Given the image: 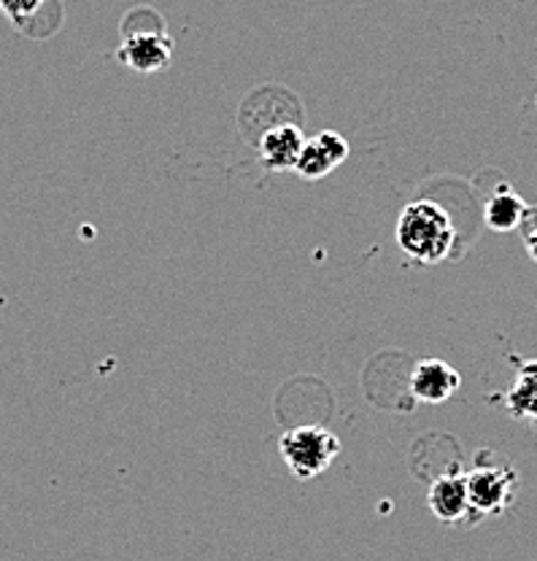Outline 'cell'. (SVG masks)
<instances>
[{"label":"cell","mask_w":537,"mask_h":561,"mask_svg":"<svg viewBox=\"0 0 537 561\" xmlns=\"http://www.w3.org/2000/svg\"><path fill=\"white\" fill-rule=\"evenodd\" d=\"M467 478L472 516H502L518 496V472L494 451H478Z\"/></svg>","instance_id":"7a4b0ae2"},{"label":"cell","mask_w":537,"mask_h":561,"mask_svg":"<svg viewBox=\"0 0 537 561\" xmlns=\"http://www.w3.org/2000/svg\"><path fill=\"white\" fill-rule=\"evenodd\" d=\"M524 249H527L529 260L537 262V219L533 221L529 216H524Z\"/></svg>","instance_id":"7c38bea8"},{"label":"cell","mask_w":537,"mask_h":561,"mask_svg":"<svg viewBox=\"0 0 537 561\" xmlns=\"http://www.w3.org/2000/svg\"><path fill=\"white\" fill-rule=\"evenodd\" d=\"M278 451L297 481H311L330 470V465L341 454V440L324 426H295L282 435Z\"/></svg>","instance_id":"3957f363"},{"label":"cell","mask_w":537,"mask_h":561,"mask_svg":"<svg viewBox=\"0 0 537 561\" xmlns=\"http://www.w3.org/2000/svg\"><path fill=\"white\" fill-rule=\"evenodd\" d=\"M122 33H125V38H122L119 51H116L122 66H127L144 76L160 73V70L171 66L173 38L165 33L160 16H157L151 25H136V22L127 16V20L122 22Z\"/></svg>","instance_id":"277c9868"},{"label":"cell","mask_w":537,"mask_h":561,"mask_svg":"<svg viewBox=\"0 0 537 561\" xmlns=\"http://www.w3.org/2000/svg\"><path fill=\"white\" fill-rule=\"evenodd\" d=\"M346 157H349L346 138L338 136V133L324 130L319 133V136L306 138V144H302L300 149V157H297L295 171L297 175H302V179L317 181V179H324L330 171H335L338 165H343Z\"/></svg>","instance_id":"5b68a950"},{"label":"cell","mask_w":537,"mask_h":561,"mask_svg":"<svg viewBox=\"0 0 537 561\" xmlns=\"http://www.w3.org/2000/svg\"><path fill=\"white\" fill-rule=\"evenodd\" d=\"M505 408L513 419L537 426V359L522 362L505 391Z\"/></svg>","instance_id":"30bf717a"},{"label":"cell","mask_w":537,"mask_h":561,"mask_svg":"<svg viewBox=\"0 0 537 561\" xmlns=\"http://www.w3.org/2000/svg\"><path fill=\"white\" fill-rule=\"evenodd\" d=\"M3 302H5V300H3V295H0V308H3Z\"/></svg>","instance_id":"4fadbf2b"},{"label":"cell","mask_w":537,"mask_h":561,"mask_svg":"<svg viewBox=\"0 0 537 561\" xmlns=\"http://www.w3.org/2000/svg\"><path fill=\"white\" fill-rule=\"evenodd\" d=\"M459 386H462L459 370L443 359L416 362L411 373V394L427 405H441V402L452 400Z\"/></svg>","instance_id":"8992f818"},{"label":"cell","mask_w":537,"mask_h":561,"mask_svg":"<svg viewBox=\"0 0 537 561\" xmlns=\"http://www.w3.org/2000/svg\"><path fill=\"white\" fill-rule=\"evenodd\" d=\"M0 11L11 20V25L20 27L22 33L33 35V22L44 16V11L62 14L60 0H0Z\"/></svg>","instance_id":"8fae6325"},{"label":"cell","mask_w":537,"mask_h":561,"mask_svg":"<svg viewBox=\"0 0 537 561\" xmlns=\"http://www.w3.org/2000/svg\"><path fill=\"white\" fill-rule=\"evenodd\" d=\"M395 238L408 256L424 265H435L452 254L457 230L446 208L437 206L435 201H416L402 208Z\"/></svg>","instance_id":"6da1fadb"},{"label":"cell","mask_w":537,"mask_h":561,"mask_svg":"<svg viewBox=\"0 0 537 561\" xmlns=\"http://www.w3.org/2000/svg\"><path fill=\"white\" fill-rule=\"evenodd\" d=\"M302 144H306V136H302L300 125L282 122V125L267 127L260 138L262 165L267 171H295Z\"/></svg>","instance_id":"ba28073f"},{"label":"cell","mask_w":537,"mask_h":561,"mask_svg":"<svg viewBox=\"0 0 537 561\" xmlns=\"http://www.w3.org/2000/svg\"><path fill=\"white\" fill-rule=\"evenodd\" d=\"M527 210L529 206L511 184H500L498 190L489 195L487 206H483V221H487L489 230L511 232L516 230V227H522Z\"/></svg>","instance_id":"9c48e42d"},{"label":"cell","mask_w":537,"mask_h":561,"mask_svg":"<svg viewBox=\"0 0 537 561\" xmlns=\"http://www.w3.org/2000/svg\"><path fill=\"white\" fill-rule=\"evenodd\" d=\"M427 505L437 522L443 524H459L467 516H472L465 472L446 470L443 476H437L427 491Z\"/></svg>","instance_id":"52a82bcc"}]
</instances>
